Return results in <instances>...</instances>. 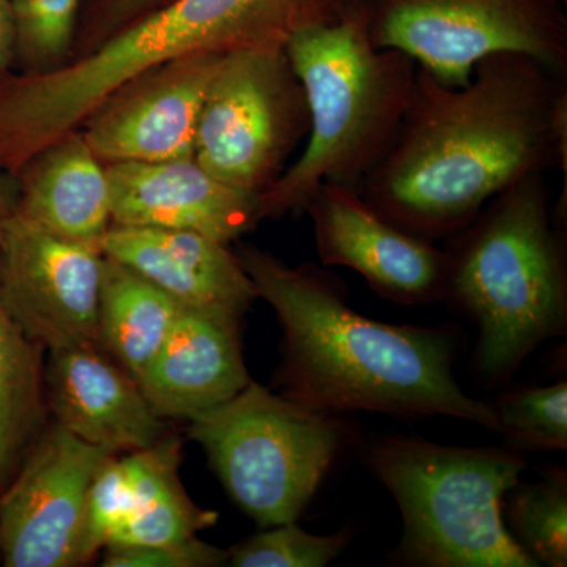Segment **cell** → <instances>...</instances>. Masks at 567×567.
<instances>
[{
    "label": "cell",
    "mask_w": 567,
    "mask_h": 567,
    "mask_svg": "<svg viewBox=\"0 0 567 567\" xmlns=\"http://www.w3.org/2000/svg\"><path fill=\"white\" fill-rule=\"evenodd\" d=\"M103 550L104 567H216L229 559V551L196 536L158 546H110Z\"/></svg>",
    "instance_id": "obj_28"
},
{
    "label": "cell",
    "mask_w": 567,
    "mask_h": 567,
    "mask_svg": "<svg viewBox=\"0 0 567 567\" xmlns=\"http://www.w3.org/2000/svg\"><path fill=\"white\" fill-rule=\"evenodd\" d=\"M13 20L10 0H0V74L13 65Z\"/></svg>",
    "instance_id": "obj_29"
},
{
    "label": "cell",
    "mask_w": 567,
    "mask_h": 567,
    "mask_svg": "<svg viewBox=\"0 0 567 567\" xmlns=\"http://www.w3.org/2000/svg\"><path fill=\"white\" fill-rule=\"evenodd\" d=\"M44 383L55 423L89 445L133 453L164 436L140 383L100 346L50 350Z\"/></svg>",
    "instance_id": "obj_15"
},
{
    "label": "cell",
    "mask_w": 567,
    "mask_h": 567,
    "mask_svg": "<svg viewBox=\"0 0 567 567\" xmlns=\"http://www.w3.org/2000/svg\"><path fill=\"white\" fill-rule=\"evenodd\" d=\"M365 464L393 495L404 533L393 563L412 567H537L503 518L527 462L513 450L443 446L385 436Z\"/></svg>",
    "instance_id": "obj_5"
},
{
    "label": "cell",
    "mask_w": 567,
    "mask_h": 567,
    "mask_svg": "<svg viewBox=\"0 0 567 567\" xmlns=\"http://www.w3.org/2000/svg\"><path fill=\"white\" fill-rule=\"evenodd\" d=\"M140 498L136 453L111 456L93 477L85 505L82 559L89 561L110 544L133 516Z\"/></svg>",
    "instance_id": "obj_25"
},
{
    "label": "cell",
    "mask_w": 567,
    "mask_h": 567,
    "mask_svg": "<svg viewBox=\"0 0 567 567\" xmlns=\"http://www.w3.org/2000/svg\"><path fill=\"white\" fill-rule=\"evenodd\" d=\"M14 215L55 237L103 252L112 226L106 166L81 128L63 134L22 164Z\"/></svg>",
    "instance_id": "obj_18"
},
{
    "label": "cell",
    "mask_w": 567,
    "mask_h": 567,
    "mask_svg": "<svg viewBox=\"0 0 567 567\" xmlns=\"http://www.w3.org/2000/svg\"><path fill=\"white\" fill-rule=\"evenodd\" d=\"M169 2L171 0H84L71 61L99 50L134 21Z\"/></svg>",
    "instance_id": "obj_27"
},
{
    "label": "cell",
    "mask_w": 567,
    "mask_h": 567,
    "mask_svg": "<svg viewBox=\"0 0 567 567\" xmlns=\"http://www.w3.org/2000/svg\"><path fill=\"white\" fill-rule=\"evenodd\" d=\"M566 74L522 54L483 59L447 87L417 69L412 102L361 196L409 234L435 241L464 229L499 193L567 158Z\"/></svg>",
    "instance_id": "obj_1"
},
{
    "label": "cell",
    "mask_w": 567,
    "mask_h": 567,
    "mask_svg": "<svg viewBox=\"0 0 567 567\" xmlns=\"http://www.w3.org/2000/svg\"><path fill=\"white\" fill-rule=\"evenodd\" d=\"M565 2H566V0H565Z\"/></svg>",
    "instance_id": "obj_31"
},
{
    "label": "cell",
    "mask_w": 567,
    "mask_h": 567,
    "mask_svg": "<svg viewBox=\"0 0 567 567\" xmlns=\"http://www.w3.org/2000/svg\"><path fill=\"white\" fill-rule=\"evenodd\" d=\"M223 55L173 59L123 82L80 126L107 166L194 158L197 123Z\"/></svg>",
    "instance_id": "obj_12"
},
{
    "label": "cell",
    "mask_w": 567,
    "mask_h": 567,
    "mask_svg": "<svg viewBox=\"0 0 567 567\" xmlns=\"http://www.w3.org/2000/svg\"><path fill=\"white\" fill-rule=\"evenodd\" d=\"M305 213L311 216L323 265L357 271L371 289L394 303L443 300L445 249L395 226L358 189L324 183L312 194Z\"/></svg>",
    "instance_id": "obj_13"
},
{
    "label": "cell",
    "mask_w": 567,
    "mask_h": 567,
    "mask_svg": "<svg viewBox=\"0 0 567 567\" xmlns=\"http://www.w3.org/2000/svg\"><path fill=\"white\" fill-rule=\"evenodd\" d=\"M103 254L132 268L183 306L245 316L257 290L229 245L186 230L111 226Z\"/></svg>",
    "instance_id": "obj_17"
},
{
    "label": "cell",
    "mask_w": 567,
    "mask_h": 567,
    "mask_svg": "<svg viewBox=\"0 0 567 567\" xmlns=\"http://www.w3.org/2000/svg\"><path fill=\"white\" fill-rule=\"evenodd\" d=\"M303 85L309 132L301 155L260 196V218L305 213L324 183L358 189L393 147L412 102L417 65L380 50L358 0L286 43Z\"/></svg>",
    "instance_id": "obj_3"
},
{
    "label": "cell",
    "mask_w": 567,
    "mask_h": 567,
    "mask_svg": "<svg viewBox=\"0 0 567 567\" xmlns=\"http://www.w3.org/2000/svg\"><path fill=\"white\" fill-rule=\"evenodd\" d=\"M308 132L303 85L286 47L227 52L205 95L194 159L218 181L262 196Z\"/></svg>",
    "instance_id": "obj_9"
},
{
    "label": "cell",
    "mask_w": 567,
    "mask_h": 567,
    "mask_svg": "<svg viewBox=\"0 0 567 567\" xmlns=\"http://www.w3.org/2000/svg\"><path fill=\"white\" fill-rule=\"evenodd\" d=\"M380 50L409 55L447 87L483 59L522 54L566 74L565 0H358Z\"/></svg>",
    "instance_id": "obj_8"
},
{
    "label": "cell",
    "mask_w": 567,
    "mask_h": 567,
    "mask_svg": "<svg viewBox=\"0 0 567 567\" xmlns=\"http://www.w3.org/2000/svg\"><path fill=\"white\" fill-rule=\"evenodd\" d=\"M447 240L443 300L476 323L481 375L506 382L567 328L566 248L546 177L514 183Z\"/></svg>",
    "instance_id": "obj_4"
},
{
    "label": "cell",
    "mask_w": 567,
    "mask_h": 567,
    "mask_svg": "<svg viewBox=\"0 0 567 567\" xmlns=\"http://www.w3.org/2000/svg\"><path fill=\"white\" fill-rule=\"evenodd\" d=\"M112 226L196 233L230 245L256 229L260 196L234 188L194 158L106 166Z\"/></svg>",
    "instance_id": "obj_14"
},
{
    "label": "cell",
    "mask_w": 567,
    "mask_h": 567,
    "mask_svg": "<svg viewBox=\"0 0 567 567\" xmlns=\"http://www.w3.org/2000/svg\"><path fill=\"white\" fill-rule=\"evenodd\" d=\"M240 315L183 306L173 330L137 383L163 420H189L251 383L241 349Z\"/></svg>",
    "instance_id": "obj_16"
},
{
    "label": "cell",
    "mask_w": 567,
    "mask_h": 567,
    "mask_svg": "<svg viewBox=\"0 0 567 567\" xmlns=\"http://www.w3.org/2000/svg\"><path fill=\"white\" fill-rule=\"evenodd\" d=\"M104 254L55 237L18 215L0 227L3 301L39 347L95 344Z\"/></svg>",
    "instance_id": "obj_11"
},
{
    "label": "cell",
    "mask_w": 567,
    "mask_h": 567,
    "mask_svg": "<svg viewBox=\"0 0 567 567\" xmlns=\"http://www.w3.org/2000/svg\"><path fill=\"white\" fill-rule=\"evenodd\" d=\"M349 529L316 536L292 524L276 525L229 550L235 567H324L349 544Z\"/></svg>",
    "instance_id": "obj_26"
},
{
    "label": "cell",
    "mask_w": 567,
    "mask_h": 567,
    "mask_svg": "<svg viewBox=\"0 0 567 567\" xmlns=\"http://www.w3.org/2000/svg\"><path fill=\"white\" fill-rule=\"evenodd\" d=\"M257 297L284 333V395L319 412L451 416L498 431L494 406L454 377L456 342L446 328L388 324L358 315L315 264L290 267L244 246L237 254Z\"/></svg>",
    "instance_id": "obj_2"
},
{
    "label": "cell",
    "mask_w": 567,
    "mask_h": 567,
    "mask_svg": "<svg viewBox=\"0 0 567 567\" xmlns=\"http://www.w3.org/2000/svg\"><path fill=\"white\" fill-rule=\"evenodd\" d=\"M39 346L11 317L0 284V483L9 480L41 415Z\"/></svg>",
    "instance_id": "obj_21"
},
{
    "label": "cell",
    "mask_w": 567,
    "mask_h": 567,
    "mask_svg": "<svg viewBox=\"0 0 567 567\" xmlns=\"http://www.w3.org/2000/svg\"><path fill=\"white\" fill-rule=\"evenodd\" d=\"M503 503V518L518 546L537 565H567V475L550 470L535 484H516Z\"/></svg>",
    "instance_id": "obj_22"
},
{
    "label": "cell",
    "mask_w": 567,
    "mask_h": 567,
    "mask_svg": "<svg viewBox=\"0 0 567 567\" xmlns=\"http://www.w3.org/2000/svg\"><path fill=\"white\" fill-rule=\"evenodd\" d=\"M498 431L520 450H567V383L509 391L494 406Z\"/></svg>",
    "instance_id": "obj_24"
},
{
    "label": "cell",
    "mask_w": 567,
    "mask_h": 567,
    "mask_svg": "<svg viewBox=\"0 0 567 567\" xmlns=\"http://www.w3.org/2000/svg\"><path fill=\"white\" fill-rule=\"evenodd\" d=\"M188 421V434L227 494L262 528L298 520L350 436L341 415L309 409L252 380Z\"/></svg>",
    "instance_id": "obj_6"
},
{
    "label": "cell",
    "mask_w": 567,
    "mask_h": 567,
    "mask_svg": "<svg viewBox=\"0 0 567 567\" xmlns=\"http://www.w3.org/2000/svg\"><path fill=\"white\" fill-rule=\"evenodd\" d=\"M134 453L140 473L137 506L106 547L177 543L216 524L218 514L197 506L182 486V443L177 439L163 436L155 445Z\"/></svg>",
    "instance_id": "obj_20"
},
{
    "label": "cell",
    "mask_w": 567,
    "mask_h": 567,
    "mask_svg": "<svg viewBox=\"0 0 567 567\" xmlns=\"http://www.w3.org/2000/svg\"><path fill=\"white\" fill-rule=\"evenodd\" d=\"M182 308L155 284L104 256L100 347L136 382L162 349Z\"/></svg>",
    "instance_id": "obj_19"
},
{
    "label": "cell",
    "mask_w": 567,
    "mask_h": 567,
    "mask_svg": "<svg viewBox=\"0 0 567 567\" xmlns=\"http://www.w3.org/2000/svg\"><path fill=\"white\" fill-rule=\"evenodd\" d=\"M344 0H171L134 21L99 50L59 70L58 89L71 110L95 111L142 71L194 54L286 47L295 33L327 21Z\"/></svg>",
    "instance_id": "obj_7"
},
{
    "label": "cell",
    "mask_w": 567,
    "mask_h": 567,
    "mask_svg": "<svg viewBox=\"0 0 567 567\" xmlns=\"http://www.w3.org/2000/svg\"><path fill=\"white\" fill-rule=\"evenodd\" d=\"M18 193L20 185L17 175L0 169V227L17 213Z\"/></svg>",
    "instance_id": "obj_30"
},
{
    "label": "cell",
    "mask_w": 567,
    "mask_h": 567,
    "mask_svg": "<svg viewBox=\"0 0 567 567\" xmlns=\"http://www.w3.org/2000/svg\"><path fill=\"white\" fill-rule=\"evenodd\" d=\"M110 451L55 423L0 498V554L9 567L80 566L89 488Z\"/></svg>",
    "instance_id": "obj_10"
},
{
    "label": "cell",
    "mask_w": 567,
    "mask_h": 567,
    "mask_svg": "<svg viewBox=\"0 0 567 567\" xmlns=\"http://www.w3.org/2000/svg\"><path fill=\"white\" fill-rule=\"evenodd\" d=\"M84 0H10L13 65L25 74L51 73L73 58Z\"/></svg>",
    "instance_id": "obj_23"
}]
</instances>
